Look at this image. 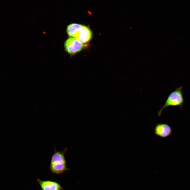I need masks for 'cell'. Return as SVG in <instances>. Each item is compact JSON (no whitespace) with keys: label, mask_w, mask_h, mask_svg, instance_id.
Instances as JSON below:
<instances>
[{"label":"cell","mask_w":190,"mask_h":190,"mask_svg":"<svg viewBox=\"0 0 190 190\" xmlns=\"http://www.w3.org/2000/svg\"><path fill=\"white\" fill-rule=\"evenodd\" d=\"M49 169L53 174H59L69 170L66 167L64 152L58 151L55 150L51 158Z\"/></svg>","instance_id":"cell-1"},{"label":"cell","mask_w":190,"mask_h":190,"mask_svg":"<svg viewBox=\"0 0 190 190\" xmlns=\"http://www.w3.org/2000/svg\"><path fill=\"white\" fill-rule=\"evenodd\" d=\"M37 181L39 184L40 190H62L63 188L58 182L51 180H41L38 178Z\"/></svg>","instance_id":"cell-4"},{"label":"cell","mask_w":190,"mask_h":190,"mask_svg":"<svg viewBox=\"0 0 190 190\" xmlns=\"http://www.w3.org/2000/svg\"><path fill=\"white\" fill-rule=\"evenodd\" d=\"M172 131L170 126L165 123L157 124L154 130L155 134L162 138H165L170 136L172 134Z\"/></svg>","instance_id":"cell-5"},{"label":"cell","mask_w":190,"mask_h":190,"mask_svg":"<svg viewBox=\"0 0 190 190\" xmlns=\"http://www.w3.org/2000/svg\"><path fill=\"white\" fill-rule=\"evenodd\" d=\"M83 25L81 24L73 23L68 25L66 29L68 35L71 37L76 38L79 32Z\"/></svg>","instance_id":"cell-7"},{"label":"cell","mask_w":190,"mask_h":190,"mask_svg":"<svg viewBox=\"0 0 190 190\" xmlns=\"http://www.w3.org/2000/svg\"><path fill=\"white\" fill-rule=\"evenodd\" d=\"M92 36V33L90 28L87 26L83 25L75 38L84 44L89 41Z\"/></svg>","instance_id":"cell-6"},{"label":"cell","mask_w":190,"mask_h":190,"mask_svg":"<svg viewBox=\"0 0 190 190\" xmlns=\"http://www.w3.org/2000/svg\"><path fill=\"white\" fill-rule=\"evenodd\" d=\"M182 87L176 88L168 97L165 103L158 112V116H161L162 112L166 107L170 106H181L184 103V99L182 91Z\"/></svg>","instance_id":"cell-2"},{"label":"cell","mask_w":190,"mask_h":190,"mask_svg":"<svg viewBox=\"0 0 190 190\" xmlns=\"http://www.w3.org/2000/svg\"><path fill=\"white\" fill-rule=\"evenodd\" d=\"M86 46L77 39L73 37L67 39L64 44L65 51L71 56L82 50Z\"/></svg>","instance_id":"cell-3"}]
</instances>
